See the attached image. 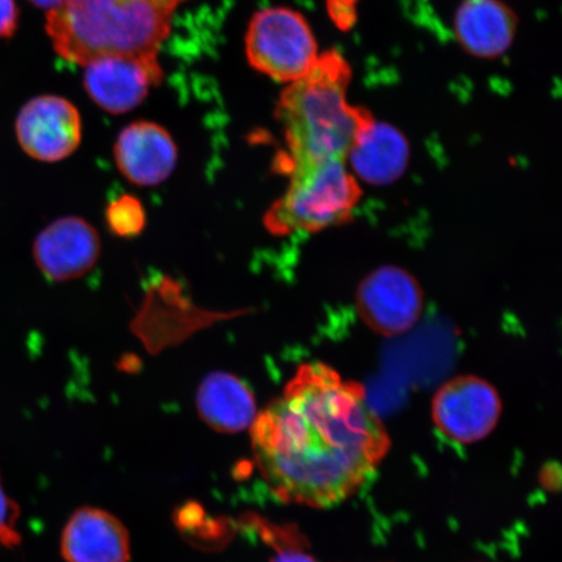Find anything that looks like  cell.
I'll list each match as a JSON object with an SVG mask.
<instances>
[{
    "label": "cell",
    "instance_id": "cell-1",
    "mask_svg": "<svg viewBox=\"0 0 562 562\" xmlns=\"http://www.w3.org/2000/svg\"><path fill=\"white\" fill-rule=\"evenodd\" d=\"M251 446L280 501L333 508L375 474L391 439L367 390L325 363H305L283 396L256 417Z\"/></svg>",
    "mask_w": 562,
    "mask_h": 562
},
{
    "label": "cell",
    "instance_id": "cell-2",
    "mask_svg": "<svg viewBox=\"0 0 562 562\" xmlns=\"http://www.w3.org/2000/svg\"><path fill=\"white\" fill-rule=\"evenodd\" d=\"M349 63L336 50L319 54L314 67L280 95L277 116L286 151L280 166L327 159L347 160L358 136L375 121L368 110L348 102Z\"/></svg>",
    "mask_w": 562,
    "mask_h": 562
},
{
    "label": "cell",
    "instance_id": "cell-3",
    "mask_svg": "<svg viewBox=\"0 0 562 562\" xmlns=\"http://www.w3.org/2000/svg\"><path fill=\"white\" fill-rule=\"evenodd\" d=\"M187 0H67L46 12L45 30L63 59L86 66L102 56H158Z\"/></svg>",
    "mask_w": 562,
    "mask_h": 562
},
{
    "label": "cell",
    "instance_id": "cell-4",
    "mask_svg": "<svg viewBox=\"0 0 562 562\" xmlns=\"http://www.w3.org/2000/svg\"><path fill=\"white\" fill-rule=\"evenodd\" d=\"M280 167L290 176V186L265 216L271 234H314L340 226L353 217L362 192L346 160L327 159Z\"/></svg>",
    "mask_w": 562,
    "mask_h": 562
},
{
    "label": "cell",
    "instance_id": "cell-5",
    "mask_svg": "<svg viewBox=\"0 0 562 562\" xmlns=\"http://www.w3.org/2000/svg\"><path fill=\"white\" fill-rule=\"evenodd\" d=\"M245 48L252 68L284 83L302 79L319 58L311 25L286 7H272L251 18Z\"/></svg>",
    "mask_w": 562,
    "mask_h": 562
},
{
    "label": "cell",
    "instance_id": "cell-6",
    "mask_svg": "<svg viewBox=\"0 0 562 562\" xmlns=\"http://www.w3.org/2000/svg\"><path fill=\"white\" fill-rule=\"evenodd\" d=\"M502 400L488 382L473 375L457 376L437 392L432 419L438 430L460 445H473L495 430Z\"/></svg>",
    "mask_w": 562,
    "mask_h": 562
},
{
    "label": "cell",
    "instance_id": "cell-7",
    "mask_svg": "<svg viewBox=\"0 0 562 562\" xmlns=\"http://www.w3.org/2000/svg\"><path fill=\"white\" fill-rule=\"evenodd\" d=\"M15 132L27 157L55 164L72 156L81 144L80 112L66 98L35 97L21 108Z\"/></svg>",
    "mask_w": 562,
    "mask_h": 562
},
{
    "label": "cell",
    "instance_id": "cell-8",
    "mask_svg": "<svg viewBox=\"0 0 562 562\" xmlns=\"http://www.w3.org/2000/svg\"><path fill=\"white\" fill-rule=\"evenodd\" d=\"M357 307L372 331L397 336L416 325L424 308V294L409 272L385 266L362 281Z\"/></svg>",
    "mask_w": 562,
    "mask_h": 562
},
{
    "label": "cell",
    "instance_id": "cell-9",
    "mask_svg": "<svg viewBox=\"0 0 562 562\" xmlns=\"http://www.w3.org/2000/svg\"><path fill=\"white\" fill-rule=\"evenodd\" d=\"M82 67L87 93L112 115L136 109L164 80L158 56H102Z\"/></svg>",
    "mask_w": 562,
    "mask_h": 562
},
{
    "label": "cell",
    "instance_id": "cell-10",
    "mask_svg": "<svg viewBox=\"0 0 562 562\" xmlns=\"http://www.w3.org/2000/svg\"><path fill=\"white\" fill-rule=\"evenodd\" d=\"M101 255L97 231L80 217L67 216L48 224L33 244V259L52 281L79 279L93 270Z\"/></svg>",
    "mask_w": 562,
    "mask_h": 562
},
{
    "label": "cell",
    "instance_id": "cell-11",
    "mask_svg": "<svg viewBox=\"0 0 562 562\" xmlns=\"http://www.w3.org/2000/svg\"><path fill=\"white\" fill-rule=\"evenodd\" d=\"M119 171L138 187H156L170 178L178 164V147L164 126L136 122L126 126L115 144Z\"/></svg>",
    "mask_w": 562,
    "mask_h": 562
},
{
    "label": "cell",
    "instance_id": "cell-12",
    "mask_svg": "<svg viewBox=\"0 0 562 562\" xmlns=\"http://www.w3.org/2000/svg\"><path fill=\"white\" fill-rule=\"evenodd\" d=\"M61 553L67 562H130V533L111 513L86 507L66 525Z\"/></svg>",
    "mask_w": 562,
    "mask_h": 562
},
{
    "label": "cell",
    "instance_id": "cell-13",
    "mask_svg": "<svg viewBox=\"0 0 562 562\" xmlns=\"http://www.w3.org/2000/svg\"><path fill=\"white\" fill-rule=\"evenodd\" d=\"M518 19L502 0H463L454 19L461 46L480 58H495L508 50Z\"/></svg>",
    "mask_w": 562,
    "mask_h": 562
},
{
    "label": "cell",
    "instance_id": "cell-14",
    "mask_svg": "<svg viewBox=\"0 0 562 562\" xmlns=\"http://www.w3.org/2000/svg\"><path fill=\"white\" fill-rule=\"evenodd\" d=\"M347 159L358 178L372 186H389L406 171L409 145L403 133L374 121L358 136Z\"/></svg>",
    "mask_w": 562,
    "mask_h": 562
},
{
    "label": "cell",
    "instance_id": "cell-15",
    "mask_svg": "<svg viewBox=\"0 0 562 562\" xmlns=\"http://www.w3.org/2000/svg\"><path fill=\"white\" fill-rule=\"evenodd\" d=\"M196 407L211 428L224 434L243 431L257 417L256 398L249 386L227 372L205 378L196 393Z\"/></svg>",
    "mask_w": 562,
    "mask_h": 562
},
{
    "label": "cell",
    "instance_id": "cell-16",
    "mask_svg": "<svg viewBox=\"0 0 562 562\" xmlns=\"http://www.w3.org/2000/svg\"><path fill=\"white\" fill-rule=\"evenodd\" d=\"M105 217L110 229L121 237H135L145 228L144 206L133 195L125 194L112 201Z\"/></svg>",
    "mask_w": 562,
    "mask_h": 562
},
{
    "label": "cell",
    "instance_id": "cell-17",
    "mask_svg": "<svg viewBox=\"0 0 562 562\" xmlns=\"http://www.w3.org/2000/svg\"><path fill=\"white\" fill-rule=\"evenodd\" d=\"M20 516L18 504L5 494L0 481V546L12 547L20 542L16 522Z\"/></svg>",
    "mask_w": 562,
    "mask_h": 562
},
{
    "label": "cell",
    "instance_id": "cell-18",
    "mask_svg": "<svg viewBox=\"0 0 562 562\" xmlns=\"http://www.w3.org/2000/svg\"><path fill=\"white\" fill-rule=\"evenodd\" d=\"M358 0H327L329 16L342 31L350 30L356 23Z\"/></svg>",
    "mask_w": 562,
    "mask_h": 562
},
{
    "label": "cell",
    "instance_id": "cell-19",
    "mask_svg": "<svg viewBox=\"0 0 562 562\" xmlns=\"http://www.w3.org/2000/svg\"><path fill=\"white\" fill-rule=\"evenodd\" d=\"M19 21L16 0H0V38H12L18 32Z\"/></svg>",
    "mask_w": 562,
    "mask_h": 562
},
{
    "label": "cell",
    "instance_id": "cell-20",
    "mask_svg": "<svg viewBox=\"0 0 562 562\" xmlns=\"http://www.w3.org/2000/svg\"><path fill=\"white\" fill-rule=\"evenodd\" d=\"M271 562H318L316 561L312 554H308L304 551L294 550H284L277 554L276 558L271 560Z\"/></svg>",
    "mask_w": 562,
    "mask_h": 562
},
{
    "label": "cell",
    "instance_id": "cell-21",
    "mask_svg": "<svg viewBox=\"0 0 562 562\" xmlns=\"http://www.w3.org/2000/svg\"><path fill=\"white\" fill-rule=\"evenodd\" d=\"M30 2L38 7V9L48 12L58 9V7L65 4L67 0H30Z\"/></svg>",
    "mask_w": 562,
    "mask_h": 562
}]
</instances>
